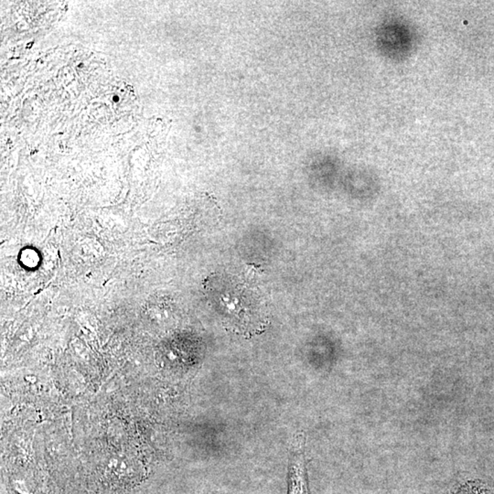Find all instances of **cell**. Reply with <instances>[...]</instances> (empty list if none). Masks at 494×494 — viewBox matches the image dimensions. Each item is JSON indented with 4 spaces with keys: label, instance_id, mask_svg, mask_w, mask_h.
Masks as SVG:
<instances>
[{
    "label": "cell",
    "instance_id": "cell-1",
    "mask_svg": "<svg viewBox=\"0 0 494 494\" xmlns=\"http://www.w3.org/2000/svg\"><path fill=\"white\" fill-rule=\"evenodd\" d=\"M206 289L213 306L233 328L248 330L262 326L264 297L254 277L216 274L209 277Z\"/></svg>",
    "mask_w": 494,
    "mask_h": 494
},
{
    "label": "cell",
    "instance_id": "cell-2",
    "mask_svg": "<svg viewBox=\"0 0 494 494\" xmlns=\"http://www.w3.org/2000/svg\"><path fill=\"white\" fill-rule=\"evenodd\" d=\"M288 494H311L305 461L300 450L295 453L289 468Z\"/></svg>",
    "mask_w": 494,
    "mask_h": 494
},
{
    "label": "cell",
    "instance_id": "cell-3",
    "mask_svg": "<svg viewBox=\"0 0 494 494\" xmlns=\"http://www.w3.org/2000/svg\"><path fill=\"white\" fill-rule=\"evenodd\" d=\"M469 494H492V493L488 492V491L485 489H474Z\"/></svg>",
    "mask_w": 494,
    "mask_h": 494
},
{
    "label": "cell",
    "instance_id": "cell-4",
    "mask_svg": "<svg viewBox=\"0 0 494 494\" xmlns=\"http://www.w3.org/2000/svg\"><path fill=\"white\" fill-rule=\"evenodd\" d=\"M114 103H118L120 98L118 95H114L112 99Z\"/></svg>",
    "mask_w": 494,
    "mask_h": 494
},
{
    "label": "cell",
    "instance_id": "cell-5",
    "mask_svg": "<svg viewBox=\"0 0 494 494\" xmlns=\"http://www.w3.org/2000/svg\"><path fill=\"white\" fill-rule=\"evenodd\" d=\"M78 67H79V68H83L84 64L83 63L79 64Z\"/></svg>",
    "mask_w": 494,
    "mask_h": 494
}]
</instances>
